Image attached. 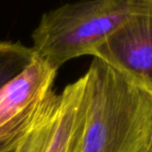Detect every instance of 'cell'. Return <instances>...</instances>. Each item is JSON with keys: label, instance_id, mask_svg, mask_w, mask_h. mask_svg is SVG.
I'll return each mask as SVG.
<instances>
[{"label": "cell", "instance_id": "cell-8", "mask_svg": "<svg viewBox=\"0 0 152 152\" xmlns=\"http://www.w3.org/2000/svg\"><path fill=\"white\" fill-rule=\"evenodd\" d=\"M148 152H152V143H151V145H150V148H149V151Z\"/></svg>", "mask_w": 152, "mask_h": 152}, {"label": "cell", "instance_id": "cell-3", "mask_svg": "<svg viewBox=\"0 0 152 152\" xmlns=\"http://www.w3.org/2000/svg\"><path fill=\"white\" fill-rule=\"evenodd\" d=\"M93 57L152 92V12L128 19L96 49Z\"/></svg>", "mask_w": 152, "mask_h": 152}, {"label": "cell", "instance_id": "cell-1", "mask_svg": "<svg viewBox=\"0 0 152 152\" xmlns=\"http://www.w3.org/2000/svg\"><path fill=\"white\" fill-rule=\"evenodd\" d=\"M87 78V108L78 152H148L152 92L99 58Z\"/></svg>", "mask_w": 152, "mask_h": 152}, {"label": "cell", "instance_id": "cell-4", "mask_svg": "<svg viewBox=\"0 0 152 152\" xmlns=\"http://www.w3.org/2000/svg\"><path fill=\"white\" fill-rule=\"evenodd\" d=\"M57 72L35 56L0 89V137L20 132L30 122L39 102L53 89Z\"/></svg>", "mask_w": 152, "mask_h": 152}, {"label": "cell", "instance_id": "cell-6", "mask_svg": "<svg viewBox=\"0 0 152 152\" xmlns=\"http://www.w3.org/2000/svg\"><path fill=\"white\" fill-rule=\"evenodd\" d=\"M34 57L31 47L20 42L0 39V89L20 74Z\"/></svg>", "mask_w": 152, "mask_h": 152}, {"label": "cell", "instance_id": "cell-5", "mask_svg": "<svg viewBox=\"0 0 152 152\" xmlns=\"http://www.w3.org/2000/svg\"><path fill=\"white\" fill-rule=\"evenodd\" d=\"M60 95L50 90L39 102L15 152H47L58 118Z\"/></svg>", "mask_w": 152, "mask_h": 152}, {"label": "cell", "instance_id": "cell-7", "mask_svg": "<svg viewBox=\"0 0 152 152\" xmlns=\"http://www.w3.org/2000/svg\"><path fill=\"white\" fill-rule=\"evenodd\" d=\"M29 123H30V122H29ZM29 123L27 124L22 130H20V132H15V134H10V136L0 137V152H15L19 142H20L21 138H22L25 130H26L27 126L29 125Z\"/></svg>", "mask_w": 152, "mask_h": 152}, {"label": "cell", "instance_id": "cell-2", "mask_svg": "<svg viewBox=\"0 0 152 152\" xmlns=\"http://www.w3.org/2000/svg\"><path fill=\"white\" fill-rule=\"evenodd\" d=\"M152 12V0H80L42 14L32 32L35 56L58 70L96 49L136 15Z\"/></svg>", "mask_w": 152, "mask_h": 152}]
</instances>
